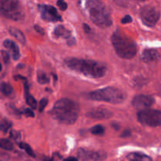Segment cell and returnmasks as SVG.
<instances>
[{
  "label": "cell",
  "mask_w": 161,
  "mask_h": 161,
  "mask_svg": "<svg viewBox=\"0 0 161 161\" xmlns=\"http://www.w3.org/2000/svg\"><path fill=\"white\" fill-rule=\"evenodd\" d=\"M53 35L57 38L62 37L65 39H70L71 31L63 25H58L54 28Z\"/></svg>",
  "instance_id": "15"
},
{
  "label": "cell",
  "mask_w": 161,
  "mask_h": 161,
  "mask_svg": "<svg viewBox=\"0 0 161 161\" xmlns=\"http://www.w3.org/2000/svg\"><path fill=\"white\" fill-rule=\"evenodd\" d=\"M48 104V99L47 98H42L41 100L39 101V111L42 112L46 108V106Z\"/></svg>",
  "instance_id": "25"
},
{
  "label": "cell",
  "mask_w": 161,
  "mask_h": 161,
  "mask_svg": "<svg viewBox=\"0 0 161 161\" xmlns=\"http://www.w3.org/2000/svg\"><path fill=\"white\" fill-rule=\"evenodd\" d=\"M35 29L36 30V31H38V32H39V33H40L41 34V35H44V30L43 29V28H42L41 27H40V26H39V25H35Z\"/></svg>",
  "instance_id": "32"
},
{
  "label": "cell",
  "mask_w": 161,
  "mask_h": 161,
  "mask_svg": "<svg viewBox=\"0 0 161 161\" xmlns=\"http://www.w3.org/2000/svg\"><path fill=\"white\" fill-rule=\"evenodd\" d=\"M24 94H25L26 102H27V105L33 109L37 108V101L35 100V98L33 96H31L29 94V90H28V86H27V82L24 83Z\"/></svg>",
  "instance_id": "16"
},
{
  "label": "cell",
  "mask_w": 161,
  "mask_h": 161,
  "mask_svg": "<svg viewBox=\"0 0 161 161\" xmlns=\"http://www.w3.org/2000/svg\"><path fill=\"white\" fill-rule=\"evenodd\" d=\"M77 155L82 160L99 161L106 158V153L104 152L89 151L84 149H79L77 152Z\"/></svg>",
  "instance_id": "11"
},
{
  "label": "cell",
  "mask_w": 161,
  "mask_h": 161,
  "mask_svg": "<svg viewBox=\"0 0 161 161\" xmlns=\"http://www.w3.org/2000/svg\"><path fill=\"white\" fill-rule=\"evenodd\" d=\"M7 107H8V110H9L12 114H17V115L21 114L19 112V111L16 108V107L14 105H8Z\"/></svg>",
  "instance_id": "28"
},
{
  "label": "cell",
  "mask_w": 161,
  "mask_h": 161,
  "mask_svg": "<svg viewBox=\"0 0 161 161\" xmlns=\"http://www.w3.org/2000/svg\"><path fill=\"white\" fill-rule=\"evenodd\" d=\"M137 120L142 125L158 127L161 125V111L156 109L141 110L137 113Z\"/></svg>",
  "instance_id": "7"
},
{
  "label": "cell",
  "mask_w": 161,
  "mask_h": 161,
  "mask_svg": "<svg viewBox=\"0 0 161 161\" xmlns=\"http://www.w3.org/2000/svg\"><path fill=\"white\" fill-rule=\"evenodd\" d=\"M10 136L13 139H18V138L21 137V134L18 131H16V130H11V132H10Z\"/></svg>",
  "instance_id": "30"
},
{
  "label": "cell",
  "mask_w": 161,
  "mask_h": 161,
  "mask_svg": "<svg viewBox=\"0 0 161 161\" xmlns=\"http://www.w3.org/2000/svg\"><path fill=\"white\" fill-rule=\"evenodd\" d=\"M155 99L151 95H146V94H138L136 95L132 100V105L136 109L141 110L148 109L149 107H151L154 104Z\"/></svg>",
  "instance_id": "10"
},
{
  "label": "cell",
  "mask_w": 161,
  "mask_h": 161,
  "mask_svg": "<svg viewBox=\"0 0 161 161\" xmlns=\"http://www.w3.org/2000/svg\"><path fill=\"white\" fill-rule=\"evenodd\" d=\"M12 127V122L7 119H2L0 124V129L2 132H7L8 130Z\"/></svg>",
  "instance_id": "23"
},
{
  "label": "cell",
  "mask_w": 161,
  "mask_h": 161,
  "mask_svg": "<svg viewBox=\"0 0 161 161\" xmlns=\"http://www.w3.org/2000/svg\"><path fill=\"white\" fill-rule=\"evenodd\" d=\"M24 114L26 116H29V117H34L35 116V114H34L33 111L31 109V108H25L24 111Z\"/></svg>",
  "instance_id": "31"
},
{
  "label": "cell",
  "mask_w": 161,
  "mask_h": 161,
  "mask_svg": "<svg viewBox=\"0 0 161 161\" xmlns=\"http://www.w3.org/2000/svg\"><path fill=\"white\" fill-rule=\"evenodd\" d=\"M1 54H2V60H3L4 63L5 64H9L10 63V55H9V53L6 52V50H1Z\"/></svg>",
  "instance_id": "26"
},
{
  "label": "cell",
  "mask_w": 161,
  "mask_h": 161,
  "mask_svg": "<svg viewBox=\"0 0 161 161\" xmlns=\"http://www.w3.org/2000/svg\"><path fill=\"white\" fill-rule=\"evenodd\" d=\"M9 32H10V35H13L14 37H15L16 39H18V41L21 43V44L25 45L26 43L25 36H24V35L23 32H22L21 30H19L18 28H17V27H10V28H9Z\"/></svg>",
  "instance_id": "17"
},
{
  "label": "cell",
  "mask_w": 161,
  "mask_h": 161,
  "mask_svg": "<svg viewBox=\"0 0 161 161\" xmlns=\"http://www.w3.org/2000/svg\"><path fill=\"white\" fill-rule=\"evenodd\" d=\"M0 10L2 15L9 19L18 21L24 18L19 2L16 0H1Z\"/></svg>",
  "instance_id": "6"
},
{
  "label": "cell",
  "mask_w": 161,
  "mask_h": 161,
  "mask_svg": "<svg viewBox=\"0 0 161 161\" xmlns=\"http://www.w3.org/2000/svg\"><path fill=\"white\" fill-rule=\"evenodd\" d=\"M63 161H78V159H77V158H76V157L70 156V157H68V158H66V159H65Z\"/></svg>",
  "instance_id": "34"
},
{
  "label": "cell",
  "mask_w": 161,
  "mask_h": 161,
  "mask_svg": "<svg viewBox=\"0 0 161 161\" xmlns=\"http://www.w3.org/2000/svg\"><path fill=\"white\" fill-rule=\"evenodd\" d=\"M38 8L43 20L50 22L61 21V16L58 14L57 9L54 6L47 4H39Z\"/></svg>",
  "instance_id": "9"
},
{
  "label": "cell",
  "mask_w": 161,
  "mask_h": 161,
  "mask_svg": "<svg viewBox=\"0 0 161 161\" xmlns=\"http://www.w3.org/2000/svg\"><path fill=\"white\" fill-rule=\"evenodd\" d=\"M65 64L71 70L93 79L103 77L107 72V68L104 64L92 60L71 57L65 59Z\"/></svg>",
  "instance_id": "1"
},
{
  "label": "cell",
  "mask_w": 161,
  "mask_h": 161,
  "mask_svg": "<svg viewBox=\"0 0 161 161\" xmlns=\"http://www.w3.org/2000/svg\"><path fill=\"white\" fill-rule=\"evenodd\" d=\"M83 29L85 30V31H86V32H90V26L87 25L86 24H83Z\"/></svg>",
  "instance_id": "35"
},
{
  "label": "cell",
  "mask_w": 161,
  "mask_h": 161,
  "mask_svg": "<svg viewBox=\"0 0 161 161\" xmlns=\"http://www.w3.org/2000/svg\"><path fill=\"white\" fill-rule=\"evenodd\" d=\"M159 52L156 49H146L141 53V60L145 63L156 61L159 60Z\"/></svg>",
  "instance_id": "13"
},
{
  "label": "cell",
  "mask_w": 161,
  "mask_h": 161,
  "mask_svg": "<svg viewBox=\"0 0 161 161\" xmlns=\"http://www.w3.org/2000/svg\"><path fill=\"white\" fill-rule=\"evenodd\" d=\"M57 5L59 8H60V10H65L68 8V5L64 1H61V0H59L57 2Z\"/></svg>",
  "instance_id": "27"
},
{
  "label": "cell",
  "mask_w": 161,
  "mask_h": 161,
  "mask_svg": "<svg viewBox=\"0 0 161 161\" xmlns=\"http://www.w3.org/2000/svg\"><path fill=\"white\" fill-rule=\"evenodd\" d=\"M0 88H1V92L6 96H9L13 92V87L11 86V85L7 83V82H2L1 83V87Z\"/></svg>",
  "instance_id": "19"
},
{
  "label": "cell",
  "mask_w": 161,
  "mask_h": 161,
  "mask_svg": "<svg viewBox=\"0 0 161 161\" xmlns=\"http://www.w3.org/2000/svg\"><path fill=\"white\" fill-rule=\"evenodd\" d=\"M132 21H133V19H132V18L130 17V16L126 15V16H124V18H122L121 22L123 24H129V23H131Z\"/></svg>",
  "instance_id": "29"
},
{
  "label": "cell",
  "mask_w": 161,
  "mask_h": 161,
  "mask_svg": "<svg viewBox=\"0 0 161 161\" xmlns=\"http://www.w3.org/2000/svg\"><path fill=\"white\" fill-rule=\"evenodd\" d=\"M90 132L94 135H101L105 133V128L102 125H95L90 128Z\"/></svg>",
  "instance_id": "22"
},
{
  "label": "cell",
  "mask_w": 161,
  "mask_h": 161,
  "mask_svg": "<svg viewBox=\"0 0 161 161\" xmlns=\"http://www.w3.org/2000/svg\"><path fill=\"white\" fill-rule=\"evenodd\" d=\"M113 113L110 110L103 108H93L90 112L86 113V116L93 118V119H98V120H105L112 117Z\"/></svg>",
  "instance_id": "12"
},
{
  "label": "cell",
  "mask_w": 161,
  "mask_h": 161,
  "mask_svg": "<svg viewBox=\"0 0 161 161\" xmlns=\"http://www.w3.org/2000/svg\"><path fill=\"white\" fill-rule=\"evenodd\" d=\"M0 146H1L2 149H5V150H8V151H10V150L14 149L13 143L10 140L6 139V138H2L0 140Z\"/></svg>",
  "instance_id": "20"
},
{
  "label": "cell",
  "mask_w": 161,
  "mask_h": 161,
  "mask_svg": "<svg viewBox=\"0 0 161 161\" xmlns=\"http://www.w3.org/2000/svg\"><path fill=\"white\" fill-rule=\"evenodd\" d=\"M88 96L92 100L105 101L111 104H120L126 98L125 94L121 90L112 86L91 91L89 93Z\"/></svg>",
  "instance_id": "5"
},
{
  "label": "cell",
  "mask_w": 161,
  "mask_h": 161,
  "mask_svg": "<svg viewBox=\"0 0 161 161\" xmlns=\"http://www.w3.org/2000/svg\"><path fill=\"white\" fill-rule=\"evenodd\" d=\"M50 113L59 123L70 125L78 119L79 106L78 103L69 98H61L55 103Z\"/></svg>",
  "instance_id": "2"
},
{
  "label": "cell",
  "mask_w": 161,
  "mask_h": 161,
  "mask_svg": "<svg viewBox=\"0 0 161 161\" xmlns=\"http://www.w3.org/2000/svg\"><path fill=\"white\" fill-rule=\"evenodd\" d=\"M3 46L6 47V49L10 50L12 57H13L14 60L17 61V60L20 58L21 53H20L19 47H18V45L14 41H12L10 39H6L3 42Z\"/></svg>",
  "instance_id": "14"
},
{
  "label": "cell",
  "mask_w": 161,
  "mask_h": 161,
  "mask_svg": "<svg viewBox=\"0 0 161 161\" xmlns=\"http://www.w3.org/2000/svg\"><path fill=\"white\" fill-rule=\"evenodd\" d=\"M86 9L91 21L98 27L105 28L112 25V21L109 12L102 2L89 0L86 2Z\"/></svg>",
  "instance_id": "4"
},
{
  "label": "cell",
  "mask_w": 161,
  "mask_h": 161,
  "mask_svg": "<svg viewBox=\"0 0 161 161\" xmlns=\"http://www.w3.org/2000/svg\"><path fill=\"white\" fill-rule=\"evenodd\" d=\"M18 145H19V147L21 148V149H24V150H25L26 153H27L29 156H31V157L35 156L33 150H32V149L30 147L29 145H27V143H24V142H20V143L18 144Z\"/></svg>",
  "instance_id": "24"
},
{
  "label": "cell",
  "mask_w": 161,
  "mask_h": 161,
  "mask_svg": "<svg viewBox=\"0 0 161 161\" xmlns=\"http://www.w3.org/2000/svg\"><path fill=\"white\" fill-rule=\"evenodd\" d=\"M127 159L131 161H153L151 157L140 153H131L127 156Z\"/></svg>",
  "instance_id": "18"
},
{
  "label": "cell",
  "mask_w": 161,
  "mask_h": 161,
  "mask_svg": "<svg viewBox=\"0 0 161 161\" xmlns=\"http://www.w3.org/2000/svg\"><path fill=\"white\" fill-rule=\"evenodd\" d=\"M37 80L40 84H46L50 82V78L46 75V73L42 71H39L37 72Z\"/></svg>",
  "instance_id": "21"
},
{
  "label": "cell",
  "mask_w": 161,
  "mask_h": 161,
  "mask_svg": "<svg viewBox=\"0 0 161 161\" xmlns=\"http://www.w3.org/2000/svg\"><path fill=\"white\" fill-rule=\"evenodd\" d=\"M140 18L148 27H153L160 18V13L157 9L151 6H145L140 11Z\"/></svg>",
  "instance_id": "8"
},
{
  "label": "cell",
  "mask_w": 161,
  "mask_h": 161,
  "mask_svg": "<svg viewBox=\"0 0 161 161\" xmlns=\"http://www.w3.org/2000/svg\"><path fill=\"white\" fill-rule=\"evenodd\" d=\"M130 135V131L129 130H124V133L122 134L121 137H129V136Z\"/></svg>",
  "instance_id": "33"
},
{
  "label": "cell",
  "mask_w": 161,
  "mask_h": 161,
  "mask_svg": "<svg viewBox=\"0 0 161 161\" xmlns=\"http://www.w3.org/2000/svg\"><path fill=\"white\" fill-rule=\"evenodd\" d=\"M111 41L116 53L121 58L131 59L137 53L135 42L121 31H115L112 34Z\"/></svg>",
  "instance_id": "3"
}]
</instances>
